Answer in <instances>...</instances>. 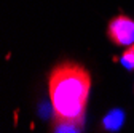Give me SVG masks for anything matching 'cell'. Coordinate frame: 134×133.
I'll return each instance as SVG.
<instances>
[{
  "label": "cell",
  "mask_w": 134,
  "mask_h": 133,
  "mask_svg": "<svg viewBox=\"0 0 134 133\" xmlns=\"http://www.w3.org/2000/svg\"><path fill=\"white\" fill-rule=\"evenodd\" d=\"M107 35L112 43L118 47H129L134 43V21L126 14H118L109 23Z\"/></svg>",
  "instance_id": "2"
},
{
  "label": "cell",
  "mask_w": 134,
  "mask_h": 133,
  "mask_svg": "<svg viewBox=\"0 0 134 133\" xmlns=\"http://www.w3.org/2000/svg\"><path fill=\"white\" fill-rule=\"evenodd\" d=\"M120 61H121V64L125 66V68L134 71V43L129 45V47H126V50H125V53L121 55Z\"/></svg>",
  "instance_id": "3"
},
{
  "label": "cell",
  "mask_w": 134,
  "mask_h": 133,
  "mask_svg": "<svg viewBox=\"0 0 134 133\" xmlns=\"http://www.w3.org/2000/svg\"><path fill=\"white\" fill-rule=\"evenodd\" d=\"M91 90L90 72L80 64L62 63L49 72L48 91L54 131H80Z\"/></svg>",
  "instance_id": "1"
}]
</instances>
